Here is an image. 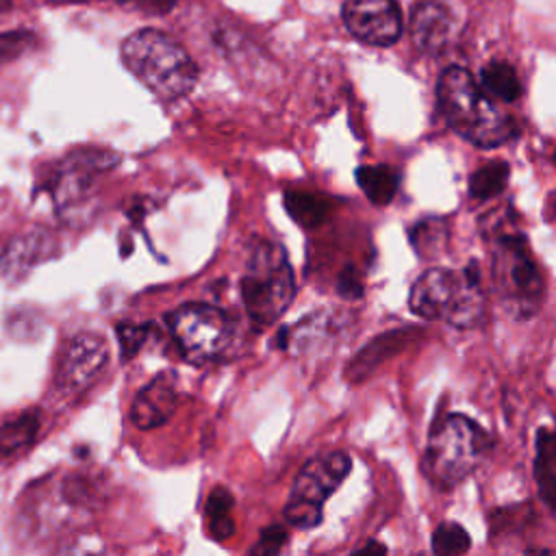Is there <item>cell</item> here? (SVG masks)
<instances>
[{
  "label": "cell",
  "instance_id": "6da1fadb",
  "mask_svg": "<svg viewBox=\"0 0 556 556\" xmlns=\"http://www.w3.org/2000/svg\"><path fill=\"white\" fill-rule=\"evenodd\" d=\"M437 106L445 124L478 148H497L517 135L515 122L495 106L465 67L450 65L441 72Z\"/></svg>",
  "mask_w": 556,
  "mask_h": 556
},
{
  "label": "cell",
  "instance_id": "7a4b0ae2",
  "mask_svg": "<svg viewBox=\"0 0 556 556\" xmlns=\"http://www.w3.org/2000/svg\"><path fill=\"white\" fill-rule=\"evenodd\" d=\"M124 67L156 98L178 100L198 83V65L167 33L156 28L135 30L122 41Z\"/></svg>",
  "mask_w": 556,
  "mask_h": 556
},
{
  "label": "cell",
  "instance_id": "3957f363",
  "mask_svg": "<svg viewBox=\"0 0 556 556\" xmlns=\"http://www.w3.org/2000/svg\"><path fill=\"white\" fill-rule=\"evenodd\" d=\"M408 306L424 319H443L456 328L478 326L484 317L478 263H469L460 274L443 267L424 271L410 287Z\"/></svg>",
  "mask_w": 556,
  "mask_h": 556
},
{
  "label": "cell",
  "instance_id": "277c9868",
  "mask_svg": "<svg viewBox=\"0 0 556 556\" xmlns=\"http://www.w3.org/2000/svg\"><path fill=\"white\" fill-rule=\"evenodd\" d=\"M295 295V276L285 250L261 241L250 252L245 274L241 276V300L248 319L256 330L276 324Z\"/></svg>",
  "mask_w": 556,
  "mask_h": 556
},
{
  "label": "cell",
  "instance_id": "5b68a950",
  "mask_svg": "<svg viewBox=\"0 0 556 556\" xmlns=\"http://www.w3.org/2000/svg\"><path fill=\"white\" fill-rule=\"evenodd\" d=\"M491 439L486 430L467 415L454 413L443 417L428 439L426 471L443 489L456 486L471 476L486 458Z\"/></svg>",
  "mask_w": 556,
  "mask_h": 556
},
{
  "label": "cell",
  "instance_id": "8992f818",
  "mask_svg": "<svg viewBox=\"0 0 556 556\" xmlns=\"http://www.w3.org/2000/svg\"><path fill=\"white\" fill-rule=\"evenodd\" d=\"M352 469L350 454L321 452L306 460L298 471L285 504V519L300 530L321 523L326 500L339 489Z\"/></svg>",
  "mask_w": 556,
  "mask_h": 556
},
{
  "label": "cell",
  "instance_id": "52a82bcc",
  "mask_svg": "<svg viewBox=\"0 0 556 556\" xmlns=\"http://www.w3.org/2000/svg\"><path fill=\"white\" fill-rule=\"evenodd\" d=\"M167 326L182 356L195 365H204L222 356L232 337L228 315L204 302L178 306L167 315Z\"/></svg>",
  "mask_w": 556,
  "mask_h": 556
},
{
  "label": "cell",
  "instance_id": "ba28073f",
  "mask_svg": "<svg viewBox=\"0 0 556 556\" xmlns=\"http://www.w3.org/2000/svg\"><path fill=\"white\" fill-rule=\"evenodd\" d=\"M495 278L517 317H532L541 308L543 278L521 232H502L497 237Z\"/></svg>",
  "mask_w": 556,
  "mask_h": 556
},
{
  "label": "cell",
  "instance_id": "9c48e42d",
  "mask_svg": "<svg viewBox=\"0 0 556 556\" xmlns=\"http://www.w3.org/2000/svg\"><path fill=\"white\" fill-rule=\"evenodd\" d=\"M119 156L109 150H76L70 152L52 172L48 189L59 206H70L80 202L93 187L100 176L117 165Z\"/></svg>",
  "mask_w": 556,
  "mask_h": 556
},
{
  "label": "cell",
  "instance_id": "30bf717a",
  "mask_svg": "<svg viewBox=\"0 0 556 556\" xmlns=\"http://www.w3.org/2000/svg\"><path fill=\"white\" fill-rule=\"evenodd\" d=\"M109 361L106 341L96 332L74 334L61 350L56 365V387L65 393H78L89 387Z\"/></svg>",
  "mask_w": 556,
  "mask_h": 556
},
{
  "label": "cell",
  "instance_id": "8fae6325",
  "mask_svg": "<svg viewBox=\"0 0 556 556\" xmlns=\"http://www.w3.org/2000/svg\"><path fill=\"white\" fill-rule=\"evenodd\" d=\"M341 17L350 35L369 46H391L402 33L395 0H343Z\"/></svg>",
  "mask_w": 556,
  "mask_h": 556
},
{
  "label": "cell",
  "instance_id": "7c38bea8",
  "mask_svg": "<svg viewBox=\"0 0 556 556\" xmlns=\"http://www.w3.org/2000/svg\"><path fill=\"white\" fill-rule=\"evenodd\" d=\"M178 408V380L174 371H163L152 378L130 406V421L139 430H154L172 419Z\"/></svg>",
  "mask_w": 556,
  "mask_h": 556
},
{
  "label": "cell",
  "instance_id": "4fadbf2b",
  "mask_svg": "<svg viewBox=\"0 0 556 556\" xmlns=\"http://www.w3.org/2000/svg\"><path fill=\"white\" fill-rule=\"evenodd\" d=\"M408 30L417 50L424 54H441L452 37V15L439 0H415Z\"/></svg>",
  "mask_w": 556,
  "mask_h": 556
},
{
  "label": "cell",
  "instance_id": "5bb4252c",
  "mask_svg": "<svg viewBox=\"0 0 556 556\" xmlns=\"http://www.w3.org/2000/svg\"><path fill=\"white\" fill-rule=\"evenodd\" d=\"M46 252V237L43 235H20L9 241L0 256V274L7 280L24 278V274L43 258Z\"/></svg>",
  "mask_w": 556,
  "mask_h": 556
},
{
  "label": "cell",
  "instance_id": "9a60e30c",
  "mask_svg": "<svg viewBox=\"0 0 556 556\" xmlns=\"http://www.w3.org/2000/svg\"><path fill=\"white\" fill-rule=\"evenodd\" d=\"M408 341V332L406 330H391L384 334H378L374 341H369L348 365L345 376L350 380H361L365 376H369L380 361H384L387 356L395 354L404 343Z\"/></svg>",
  "mask_w": 556,
  "mask_h": 556
},
{
  "label": "cell",
  "instance_id": "2e32d148",
  "mask_svg": "<svg viewBox=\"0 0 556 556\" xmlns=\"http://www.w3.org/2000/svg\"><path fill=\"white\" fill-rule=\"evenodd\" d=\"M534 480L539 484V495L543 504L554 510L556 500V439L552 428H541L536 432V454H534Z\"/></svg>",
  "mask_w": 556,
  "mask_h": 556
},
{
  "label": "cell",
  "instance_id": "e0dca14e",
  "mask_svg": "<svg viewBox=\"0 0 556 556\" xmlns=\"http://www.w3.org/2000/svg\"><path fill=\"white\" fill-rule=\"evenodd\" d=\"M235 500L226 486H215L204 506V523L206 532L213 541H228L235 534Z\"/></svg>",
  "mask_w": 556,
  "mask_h": 556
},
{
  "label": "cell",
  "instance_id": "ac0fdd59",
  "mask_svg": "<svg viewBox=\"0 0 556 556\" xmlns=\"http://www.w3.org/2000/svg\"><path fill=\"white\" fill-rule=\"evenodd\" d=\"M356 182L371 204H389L400 187V174L389 165H361Z\"/></svg>",
  "mask_w": 556,
  "mask_h": 556
},
{
  "label": "cell",
  "instance_id": "d6986e66",
  "mask_svg": "<svg viewBox=\"0 0 556 556\" xmlns=\"http://www.w3.org/2000/svg\"><path fill=\"white\" fill-rule=\"evenodd\" d=\"M285 208L291 219L304 228H317L330 213V200L315 191H287Z\"/></svg>",
  "mask_w": 556,
  "mask_h": 556
},
{
  "label": "cell",
  "instance_id": "ffe728a7",
  "mask_svg": "<svg viewBox=\"0 0 556 556\" xmlns=\"http://www.w3.org/2000/svg\"><path fill=\"white\" fill-rule=\"evenodd\" d=\"M480 89L489 93V98H497L504 102H515L521 96V80L515 67L506 61H491L480 72Z\"/></svg>",
  "mask_w": 556,
  "mask_h": 556
},
{
  "label": "cell",
  "instance_id": "44dd1931",
  "mask_svg": "<svg viewBox=\"0 0 556 556\" xmlns=\"http://www.w3.org/2000/svg\"><path fill=\"white\" fill-rule=\"evenodd\" d=\"M39 415L37 410L22 413L17 419L7 421L0 428V458L15 456L33 445L39 432Z\"/></svg>",
  "mask_w": 556,
  "mask_h": 556
},
{
  "label": "cell",
  "instance_id": "7402d4cb",
  "mask_svg": "<svg viewBox=\"0 0 556 556\" xmlns=\"http://www.w3.org/2000/svg\"><path fill=\"white\" fill-rule=\"evenodd\" d=\"M508 163L493 161L476 169L469 178V195L473 200H491L500 195L508 182Z\"/></svg>",
  "mask_w": 556,
  "mask_h": 556
},
{
  "label": "cell",
  "instance_id": "603a6c76",
  "mask_svg": "<svg viewBox=\"0 0 556 556\" xmlns=\"http://www.w3.org/2000/svg\"><path fill=\"white\" fill-rule=\"evenodd\" d=\"M471 547L469 532L456 521H443L432 532L434 556H463Z\"/></svg>",
  "mask_w": 556,
  "mask_h": 556
},
{
  "label": "cell",
  "instance_id": "cb8c5ba5",
  "mask_svg": "<svg viewBox=\"0 0 556 556\" xmlns=\"http://www.w3.org/2000/svg\"><path fill=\"white\" fill-rule=\"evenodd\" d=\"M287 545V530L278 523L267 526L261 530L256 543L250 547L248 556H280L282 547Z\"/></svg>",
  "mask_w": 556,
  "mask_h": 556
},
{
  "label": "cell",
  "instance_id": "d4e9b609",
  "mask_svg": "<svg viewBox=\"0 0 556 556\" xmlns=\"http://www.w3.org/2000/svg\"><path fill=\"white\" fill-rule=\"evenodd\" d=\"M148 337V326H139V324H117V339H119V352L122 358L128 361L132 358L139 348L143 345Z\"/></svg>",
  "mask_w": 556,
  "mask_h": 556
},
{
  "label": "cell",
  "instance_id": "484cf974",
  "mask_svg": "<svg viewBox=\"0 0 556 556\" xmlns=\"http://www.w3.org/2000/svg\"><path fill=\"white\" fill-rule=\"evenodd\" d=\"M54 556H106V554H104V543L100 541V536L83 534V536H76L74 541L65 543Z\"/></svg>",
  "mask_w": 556,
  "mask_h": 556
},
{
  "label": "cell",
  "instance_id": "4316f807",
  "mask_svg": "<svg viewBox=\"0 0 556 556\" xmlns=\"http://www.w3.org/2000/svg\"><path fill=\"white\" fill-rule=\"evenodd\" d=\"M33 41H35V37L26 30L0 33V65L4 61H11V59L20 56Z\"/></svg>",
  "mask_w": 556,
  "mask_h": 556
},
{
  "label": "cell",
  "instance_id": "83f0119b",
  "mask_svg": "<svg viewBox=\"0 0 556 556\" xmlns=\"http://www.w3.org/2000/svg\"><path fill=\"white\" fill-rule=\"evenodd\" d=\"M113 2L137 9V11H146L152 15H165L176 7L178 0H113Z\"/></svg>",
  "mask_w": 556,
  "mask_h": 556
},
{
  "label": "cell",
  "instance_id": "f1b7e54d",
  "mask_svg": "<svg viewBox=\"0 0 556 556\" xmlns=\"http://www.w3.org/2000/svg\"><path fill=\"white\" fill-rule=\"evenodd\" d=\"M339 293L343 298H361L363 287H361V280H358V276H356V271L352 267L343 271V276L339 280Z\"/></svg>",
  "mask_w": 556,
  "mask_h": 556
},
{
  "label": "cell",
  "instance_id": "f546056e",
  "mask_svg": "<svg viewBox=\"0 0 556 556\" xmlns=\"http://www.w3.org/2000/svg\"><path fill=\"white\" fill-rule=\"evenodd\" d=\"M350 556H387V545L380 541H369L363 547L354 549Z\"/></svg>",
  "mask_w": 556,
  "mask_h": 556
},
{
  "label": "cell",
  "instance_id": "4dcf8cb0",
  "mask_svg": "<svg viewBox=\"0 0 556 556\" xmlns=\"http://www.w3.org/2000/svg\"><path fill=\"white\" fill-rule=\"evenodd\" d=\"M72 2H87V0H72Z\"/></svg>",
  "mask_w": 556,
  "mask_h": 556
},
{
  "label": "cell",
  "instance_id": "1f68e13d",
  "mask_svg": "<svg viewBox=\"0 0 556 556\" xmlns=\"http://www.w3.org/2000/svg\"><path fill=\"white\" fill-rule=\"evenodd\" d=\"M539 556H541V554H539ZM543 556H549V554H543Z\"/></svg>",
  "mask_w": 556,
  "mask_h": 556
}]
</instances>
